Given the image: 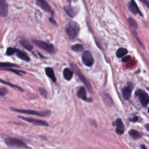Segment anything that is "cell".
<instances>
[{"instance_id":"cell-26","label":"cell","mask_w":149,"mask_h":149,"mask_svg":"<svg viewBox=\"0 0 149 149\" xmlns=\"http://www.w3.org/2000/svg\"><path fill=\"white\" fill-rule=\"evenodd\" d=\"M13 67H16V65L9 63H0V69H4L7 68H11Z\"/></svg>"},{"instance_id":"cell-32","label":"cell","mask_w":149,"mask_h":149,"mask_svg":"<svg viewBox=\"0 0 149 149\" xmlns=\"http://www.w3.org/2000/svg\"><path fill=\"white\" fill-rule=\"evenodd\" d=\"M147 8H149V2L148 0H139Z\"/></svg>"},{"instance_id":"cell-25","label":"cell","mask_w":149,"mask_h":149,"mask_svg":"<svg viewBox=\"0 0 149 149\" xmlns=\"http://www.w3.org/2000/svg\"><path fill=\"white\" fill-rule=\"evenodd\" d=\"M128 23L129 24V26L133 28V29H137L138 28V24L137 23V22H136V20L132 18H129L128 20Z\"/></svg>"},{"instance_id":"cell-23","label":"cell","mask_w":149,"mask_h":149,"mask_svg":"<svg viewBox=\"0 0 149 149\" xmlns=\"http://www.w3.org/2000/svg\"><path fill=\"white\" fill-rule=\"evenodd\" d=\"M0 83H3L4 84H5V85H7V86H9L11 87V88H14L15 89H17V90H19L20 92H23V89L21 88H20L19 86H16L15 84L11 83L5 81V80H3L1 79H0Z\"/></svg>"},{"instance_id":"cell-18","label":"cell","mask_w":149,"mask_h":149,"mask_svg":"<svg viewBox=\"0 0 149 149\" xmlns=\"http://www.w3.org/2000/svg\"><path fill=\"white\" fill-rule=\"evenodd\" d=\"M15 54H16L17 57L22 60H23V61H26V62H29L30 61V58L28 55H26L25 53H23V51H22L20 50H19V49H18L17 48H16Z\"/></svg>"},{"instance_id":"cell-4","label":"cell","mask_w":149,"mask_h":149,"mask_svg":"<svg viewBox=\"0 0 149 149\" xmlns=\"http://www.w3.org/2000/svg\"><path fill=\"white\" fill-rule=\"evenodd\" d=\"M32 41L36 46L49 53L53 54L55 52L54 45L51 43L39 40H32Z\"/></svg>"},{"instance_id":"cell-2","label":"cell","mask_w":149,"mask_h":149,"mask_svg":"<svg viewBox=\"0 0 149 149\" xmlns=\"http://www.w3.org/2000/svg\"><path fill=\"white\" fill-rule=\"evenodd\" d=\"M11 110L15 112H17V113H22V114H29V115H33L38 116L40 117H45L50 115L51 114V112L49 110H44V111H34V110H30V109H17L15 108H11Z\"/></svg>"},{"instance_id":"cell-13","label":"cell","mask_w":149,"mask_h":149,"mask_svg":"<svg viewBox=\"0 0 149 149\" xmlns=\"http://www.w3.org/2000/svg\"><path fill=\"white\" fill-rule=\"evenodd\" d=\"M36 4L41 9L47 12H53L51 8L49 5L45 0H36Z\"/></svg>"},{"instance_id":"cell-36","label":"cell","mask_w":149,"mask_h":149,"mask_svg":"<svg viewBox=\"0 0 149 149\" xmlns=\"http://www.w3.org/2000/svg\"><path fill=\"white\" fill-rule=\"evenodd\" d=\"M141 148H142V149H146V147L145 145H144V144H142V145H141Z\"/></svg>"},{"instance_id":"cell-11","label":"cell","mask_w":149,"mask_h":149,"mask_svg":"<svg viewBox=\"0 0 149 149\" xmlns=\"http://www.w3.org/2000/svg\"><path fill=\"white\" fill-rule=\"evenodd\" d=\"M114 125L116 127L115 132L119 135H122L124 133L125 131V127H124L123 123L122 120L120 118H117L114 123Z\"/></svg>"},{"instance_id":"cell-9","label":"cell","mask_w":149,"mask_h":149,"mask_svg":"<svg viewBox=\"0 0 149 149\" xmlns=\"http://www.w3.org/2000/svg\"><path fill=\"white\" fill-rule=\"evenodd\" d=\"M133 88H134L133 84L132 82H129L127 86H125V88L122 89V96L125 100H128L130 98Z\"/></svg>"},{"instance_id":"cell-28","label":"cell","mask_w":149,"mask_h":149,"mask_svg":"<svg viewBox=\"0 0 149 149\" xmlns=\"http://www.w3.org/2000/svg\"><path fill=\"white\" fill-rule=\"evenodd\" d=\"M16 48H12V47H9L7 48V51H6V54L7 55H14V54H15L16 53Z\"/></svg>"},{"instance_id":"cell-6","label":"cell","mask_w":149,"mask_h":149,"mask_svg":"<svg viewBox=\"0 0 149 149\" xmlns=\"http://www.w3.org/2000/svg\"><path fill=\"white\" fill-rule=\"evenodd\" d=\"M135 96L139 98L143 107H146L149 103L148 94L142 89H139L135 92Z\"/></svg>"},{"instance_id":"cell-24","label":"cell","mask_w":149,"mask_h":149,"mask_svg":"<svg viewBox=\"0 0 149 149\" xmlns=\"http://www.w3.org/2000/svg\"><path fill=\"white\" fill-rule=\"evenodd\" d=\"M71 49H72V50H73V51L80 52V51H83L84 47H83V45L82 44H76L73 45L71 47Z\"/></svg>"},{"instance_id":"cell-5","label":"cell","mask_w":149,"mask_h":149,"mask_svg":"<svg viewBox=\"0 0 149 149\" xmlns=\"http://www.w3.org/2000/svg\"><path fill=\"white\" fill-rule=\"evenodd\" d=\"M82 60L83 64L88 67H91L93 66L94 60L93 57L92 53L89 50H86L83 52L82 55Z\"/></svg>"},{"instance_id":"cell-16","label":"cell","mask_w":149,"mask_h":149,"mask_svg":"<svg viewBox=\"0 0 149 149\" xmlns=\"http://www.w3.org/2000/svg\"><path fill=\"white\" fill-rule=\"evenodd\" d=\"M45 74L49 78H50L54 82H56V80H57L56 77L55 76L54 72V70L52 68H51V67L45 68Z\"/></svg>"},{"instance_id":"cell-31","label":"cell","mask_w":149,"mask_h":149,"mask_svg":"<svg viewBox=\"0 0 149 149\" xmlns=\"http://www.w3.org/2000/svg\"><path fill=\"white\" fill-rule=\"evenodd\" d=\"M131 55H127V56H125V57H123L122 59V61L123 62V63H126V62L128 61L129 59H131Z\"/></svg>"},{"instance_id":"cell-8","label":"cell","mask_w":149,"mask_h":149,"mask_svg":"<svg viewBox=\"0 0 149 149\" xmlns=\"http://www.w3.org/2000/svg\"><path fill=\"white\" fill-rule=\"evenodd\" d=\"M19 118L26 121L28 122H29L32 124H33L34 125L37 126H42V127H47L48 126V123L43 120H40V119H36L34 118H28V117H24L22 116H19Z\"/></svg>"},{"instance_id":"cell-34","label":"cell","mask_w":149,"mask_h":149,"mask_svg":"<svg viewBox=\"0 0 149 149\" xmlns=\"http://www.w3.org/2000/svg\"><path fill=\"white\" fill-rule=\"evenodd\" d=\"M129 121H130L131 122H137V121H138V117L135 116V117H134L133 118L130 119Z\"/></svg>"},{"instance_id":"cell-3","label":"cell","mask_w":149,"mask_h":149,"mask_svg":"<svg viewBox=\"0 0 149 149\" xmlns=\"http://www.w3.org/2000/svg\"><path fill=\"white\" fill-rule=\"evenodd\" d=\"M71 67L73 69L74 72H75L76 75L78 76V78L80 79V80L83 82V83L85 85V86L89 90V91L92 93V87L91 84L90 83L89 81L87 79V78L84 76V74L82 73L81 71L78 68V67L76 66V64H74V63H71L70 64Z\"/></svg>"},{"instance_id":"cell-33","label":"cell","mask_w":149,"mask_h":149,"mask_svg":"<svg viewBox=\"0 0 149 149\" xmlns=\"http://www.w3.org/2000/svg\"><path fill=\"white\" fill-rule=\"evenodd\" d=\"M49 21L51 23L55 24V25H57V22H56V21L54 20V18H53V16L52 17H51V18H49Z\"/></svg>"},{"instance_id":"cell-21","label":"cell","mask_w":149,"mask_h":149,"mask_svg":"<svg viewBox=\"0 0 149 149\" xmlns=\"http://www.w3.org/2000/svg\"><path fill=\"white\" fill-rule=\"evenodd\" d=\"M103 100L104 103L106 104L107 105L109 106V107H111L112 105H113V101L112 100L111 97L107 94H105L103 95Z\"/></svg>"},{"instance_id":"cell-22","label":"cell","mask_w":149,"mask_h":149,"mask_svg":"<svg viewBox=\"0 0 149 149\" xmlns=\"http://www.w3.org/2000/svg\"><path fill=\"white\" fill-rule=\"evenodd\" d=\"M128 54V50L125 48H119L116 53L118 58H122Z\"/></svg>"},{"instance_id":"cell-14","label":"cell","mask_w":149,"mask_h":149,"mask_svg":"<svg viewBox=\"0 0 149 149\" xmlns=\"http://www.w3.org/2000/svg\"><path fill=\"white\" fill-rule=\"evenodd\" d=\"M78 96L79 98H81L82 100H83V101L88 102H92V98H87L86 89H85L84 87H81V88L79 89V90L78 92Z\"/></svg>"},{"instance_id":"cell-1","label":"cell","mask_w":149,"mask_h":149,"mask_svg":"<svg viewBox=\"0 0 149 149\" xmlns=\"http://www.w3.org/2000/svg\"><path fill=\"white\" fill-rule=\"evenodd\" d=\"M65 29L69 38L73 39L78 36L80 31V26L77 22L71 21L67 24Z\"/></svg>"},{"instance_id":"cell-12","label":"cell","mask_w":149,"mask_h":149,"mask_svg":"<svg viewBox=\"0 0 149 149\" xmlns=\"http://www.w3.org/2000/svg\"><path fill=\"white\" fill-rule=\"evenodd\" d=\"M8 14V5L7 0H0V16L5 17Z\"/></svg>"},{"instance_id":"cell-30","label":"cell","mask_w":149,"mask_h":149,"mask_svg":"<svg viewBox=\"0 0 149 149\" xmlns=\"http://www.w3.org/2000/svg\"><path fill=\"white\" fill-rule=\"evenodd\" d=\"M8 93V90L5 88H0V96H4Z\"/></svg>"},{"instance_id":"cell-35","label":"cell","mask_w":149,"mask_h":149,"mask_svg":"<svg viewBox=\"0 0 149 149\" xmlns=\"http://www.w3.org/2000/svg\"><path fill=\"white\" fill-rule=\"evenodd\" d=\"M148 127H149V124L148 123H147V124H146V125H145V127H146V129H147V131H148Z\"/></svg>"},{"instance_id":"cell-17","label":"cell","mask_w":149,"mask_h":149,"mask_svg":"<svg viewBox=\"0 0 149 149\" xmlns=\"http://www.w3.org/2000/svg\"><path fill=\"white\" fill-rule=\"evenodd\" d=\"M64 11L66 12V13L68 14V16H69L70 17H74V16L76 15V12L75 11V9L73 7H72L71 5H67L65 6L64 7Z\"/></svg>"},{"instance_id":"cell-20","label":"cell","mask_w":149,"mask_h":149,"mask_svg":"<svg viewBox=\"0 0 149 149\" xmlns=\"http://www.w3.org/2000/svg\"><path fill=\"white\" fill-rule=\"evenodd\" d=\"M129 133L131 137L134 139H140L142 138V134L140 132H139V131H138L137 130H135V129H131L129 132Z\"/></svg>"},{"instance_id":"cell-29","label":"cell","mask_w":149,"mask_h":149,"mask_svg":"<svg viewBox=\"0 0 149 149\" xmlns=\"http://www.w3.org/2000/svg\"><path fill=\"white\" fill-rule=\"evenodd\" d=\"M39 90V92H40V94L43 97H44L45 98H47V91H46L45 89H44L43 88H40Z\"/></svg>"},{"instance_id":"cell-10","label":"cell","mask_w":149,"mask_h":149,"mask_svg":"<svg viewBox=\"0 0 149 149\" xmlns=\"http://www.w3.org/2000/svg\"><path fill=\"white\" fill-rule=\"evenodd\" d=\"M128 7H129V11L132 12L133 14H134V15L139 14L141 16H143L142 13L140 11V9H139V7H138L137 4H136V3L135 2L134 0H131L129 3Z\"/></svg>"},{"instance_id":"cell-15","label":"cell","mask_w":149,"mask_h":149,"mask_svg":"<svg viewBox=\"0 0 149 149\" xmlns=\"http://www.w3.org/2000/svg\"><path fill=\"white\" fill-rule=\"evenodd\" d=\"M20 44L24 48H25L27 50L29 51H32L33 50V45L28 40L26 39H22L20 40Z\"/></svg>"},{"instance_id":"cell-7","label":"cell","mask_w":149,"mask_h":149,"mask_svg":"<svg viewBox=\"0 0 149 149\" xmlns=\"http://www.w3.org/2000/svg\"><path fill=\"white\" fill-rule=\"evenodd\" d=\"M5 143L7 145L10 147H26V145L23 141L20 139L14 138H8L5 139Z\"/></svg>"},{"instance_id":"cell-27","label":"cell","mask_w":149,"mask_h":149,"mask_svg":"<svg viewBox=\"0 0 149 149\" xmlns=\"http://www.w3.org/2000/svg\"><path fill=\"white\" fill-rule=\"evenodd\" d=\"M3 70H5V71H10L13 72L14 73H16L17 74H19V75H21V73H26L25 72L22 71H19V70H17V69H13L12 68H4L3 69Z\"/></svg>"},{"instance_id":"cell-19","label":"cell","mask_w":149,"mask_h":149,"mask_svg":"<svg viewBox=\"0 0 149 149\" xmlns=\"http://www.w3.org/2000/svg\"><path fill=\"white\" fill-rule=\"evenodd\" d=\"M63 75L65 79L69 81L72 79L73 75V72L70 69L65 68L63 71Z\"/></svg>"}]
</instances>
